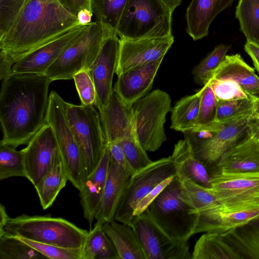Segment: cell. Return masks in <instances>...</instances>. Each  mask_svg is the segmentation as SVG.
<instances>
[{"mask_svg":"<svg viewBox=\"0 0 259 259\" xmlns=\"http://www.w3.org/2000/svg\"><path fill=\"white\" fill-rule=\"evenodd\" d=\"M0 93V142L16 148L27 145L46 123L49 89L45 75L13 74L2 80Z\"/></svg>","mask_w":259,"mask_h":259,"instance_id":"cell-1","label":"cell"},{"mask_svg":"<svg viewBox=\"0 0 259 259\" xmlns=\"http://www.w3.org/2000/svg\"><path fill=\"white\" fill-rule=\"evenodd\" d=\"M81 24L57 0H24L6 32L0 36V50L18 55L67 33Z\"/></svg>","mask_w":259,"mask_h":259,"instance_id":"cell-2","label":"cell"},{"mask_svg":"<svg viewBox=\"0 0 259 259\" xmlns=\"http://www.w3.org/2000/svg\"><path fill=\"white\" fill-rule=\"evenodd\" d=\"M88 232L62 218L26 214L9 217L0 228V235L75 249L82 248Z\"/></svg>","mask_w":259,"mask_h":259,"instance_id":"cell-3","label":"cell"},{"mask_svg":"<svg viewBox=\"0 0 259 259\" xmlns=\"http://www.w3.org/2000/svg\"><path fill=\"white\" fill-rule=\"evenodd\" d=\"M146 210L153 220L176 241L188 242L195 234L199 213L187 200L177 175Z\"/></svg>","mask_w":259,"mask_h":259,"instance_id":"cell-4","label":"cell"},{"mask_svg":"<svg viewBox=\"0 0 259 259\" xmlns=\"http://www.w3.org/2000/svg\"><path fill=\"white\" fill-rule=\"evenodd\" d=\"M172 13L162 0H127L116 33L121 39L173 36Z\"/></svg>","mask_w":259,"mask_h":259,"instance_id":"cell-5","label":"cell"},{"mask_svg":"<svg viewBox=\"0 0 259 259\" xmlns=\"http://www.w3.org/2000/svg\"><path fill=\"white\" fill-rule=\"evenodd\" d=\"M65 102L56 92L50 93L46 121L54 133L68 181L79 191L87 175L82 153L66 117Z\"/></svg>","mask_w":259,"mask_h":259,"instance_id":"cell-6","label":"cell"},{"mask_svg":"<svg viewBox=\"0 0 259 259\" xmlns=\"http://www.w3.org/2000/svg\"><path fill=\"white\" fill-rule=\"evenodd\" d=\"M66 117L84 161L87 177L98 166L107 143L100 113L94 105L65 102Z\"/></svg>","mask_w":259,"mask_h":259,"instance_id":"cell-7","label":"cell"},{"mask_svg":"<svg viewBox=\"0 0 259 259\" xmlns=\"http://www.w3.org/2000/svg\"><path fill=\"white\" fill-rule=\"evenodd\" d=\"M105 37L102 26L90 23L48 68L44 75L52 81L73 79L82 70L90 71Z\"/></svg>","mask_w":259,"mask_h":259,"instance_id":"cell-8","label":"cell"},{"mask_svg":"<svg viewBox=\"0 0 259 259\" xmlns=\"http://www.w3.org/2000/svg\"><path fill=\"white\" fill-rule=\"evenodd\" d=\"M170 105L169 95L159 89L148 93L133 105L137 137L146 151L157 150L165 141L164 123Z\"/></svg>","mask_w":259,"mask_h":259,"instance_id":"cell-9","label":"cell"},{"mask_svg":"<svg viewBox=\"0 0 259 259\" xmlns=\"http://www.w3.org/2000/svg\"><path fill=\"white\" fill-rule=\"evenodd\" d=\"M210 189L221 203L220 211L259 208V172L211 174Z\"/></svg>","mask_w":259,"mask_h":259,"instance_id":"cell-10","label":"cell"},{"mask_svg":"<svg viewBox=\"0 0 259 259\" xmlns=\"http://www.w3.org/2000/svg\"><path fill=\"white\" fill-rule=\"evenodd\" d=\"M177 175L171 156L152 161L134 173L119 200L114 220L130 225L139 202L162 181Z\"/></svg>","mask_w":259,"mask_h":259,"instance_id":"cell-11","label":"cell"},{"mask_svg":"<svg viewBox=\"0 0 259 259\" xmlns=\"http://www.w3.org/2000/svg\"><path fill=\"white\" fill-rule=\"evenodd\" d=\"M137 234L146 259H190L188 242L169 237L151 218L146 209L134 217L130 225Z\"/></svg>","mask_w":259,"mask_h":259,"instance_id":"cell-12","label":"cell"},{"mask_svg":"<svg viewBox=\"0 0 259 259\" xmlns=\"http://www.w3.org/2000/svg\"><path fill=\"white\" fill-rule=\"evenodd\" d=\"M251 116H243L224 122L222 127L207 139H197L185 136L189 139L195 156L210 174L221 156L250 133L249 121Z\"/></svg>","mask_w":259,"mask_h":259,"instance_id":"cell-13","label":"cell"},{"mask_svg":"<svg viewBox=\"0 0 259 259\" xmlns=\"http://www.w3.org/2000/svg\"><path fill=\"white\" fill-rule=\"evenodd\" d=\"M89 24L79 25L63 35L27 53L18 55L9 54L15 62L11 74L44 75L48 68Z\"/></svg>","mask_w":259,"mask_h":259,"instance_id":"cell-14","label":"cell"},{"mask_svg":"<svg viewBox=\"0 0 259 259\" xmlns=\"http://www.w3.org/2000/svg\"><path fill=\"white\" fill-rule=\"evenodd\" d=\"M120 44V39L117 34L105 36L90 70L96 89L94 106L97 108L99 113L107 107L110 102Z\"/></svg>","mask_w":259,"mask_h":259,"instance_id":"cell-15","label":"cell"},{"mask_svg":"<svg viewBox=\"0 0 259 259\" xmlns=\"http://www.w3.org/2000/svg\"><path fill=\"white\" fill-rule=\"evenodd\" d=\"M25 178L34 186L48 171L59 153L57 142L50 124L45 123L22 149Z\"/></svg>","mask_w":259,"mask_h":259,"instance_id":"cell-16","label":"cell"},{"mask_svg":"<svg viewBox=\"0 0 259 259\" xmlns=\"http://www.w3.org/2000/svg\"><path fill=\"white\" fill-rule=\"evenodd\" d=\"M174 37L121 39L115 73L122 74L136 66L163 59Z\"/></svg>","mask_w":259,"mask_h":259,"instance_id":"cell-17","label":"cell"},{"mask_svg":"<svg viewBox=\"0 0 259 259\" xmlns=\"http://www.w3.org/2000/svg\"><path fill=\"white\" fill-rule=\"evenodd\" d=\"M162 60L136 66L118 75L113 91L125 104L133 106L151 89Z\"/></svg>","mask_w":259,"mask_h":259,"instance_id":"cell-18","label":"cell"},{"mask_svg":"<svg viewBox=\"0 0 259 259\" xmlns=\"http://www.w3.org/2000/svg\"><path fill=\"white\" fill-rule=\"evenodd\" d=\"M216 171L233 174L259 172L257 137L250 132L221 156L211 174Z\"/></svg>","mask_w":259,"mask_h":259,"instance_id":"cell-19","label":"cell"},{"mask_svg":"<svg viewBox=\"0 0 259 259\" xmlns=\"http://www.w3.org/2000/svg\"><path fill=\"white\" fill-rule=\"evenodd\" d=\"M100 114L107 144L120 142L136 132L132 106L125 104L113 91L108 105Z\"/></svg>","mask_w":259,"mask_h":259,"instance_id":"cell-20","label":"cell"},{"mask_svg":"<svg viewBox=\"0 0 259 259\" xmlns=\"http://www.w3.org/2000/svg\"><path fill=\"white\" fill-rule=\"evenodd\" d=\"M134 174L117 164L110 157L108 175L95 217L96 223L103 225L114 220L119 200Z\"/></svg>","mask_w":259,"mask_h":259,"instance_id":"cell-21","label":"cell"},{"mask_svg":"<svg viewBox=\"0 0 259 259\" xmlns=\"http://www.w3.org/2000/svg\"><path fill=\"white\" fill-rule=\"evenodd\" d=\"M234 0H192L185 15L186 32L194 40L206 36L215 17Z\"/></svg>","mask_w":259,"mask_h":259,"instance_id":"cell-22","label":"cell"},{"mask_svg":"<svg viewBox=\"0 0 259 259\" xmlns=\"http://www.w3.org/2000/svg\"><path fill=\"white\" fill-rule=\"evenodd\" d=\"M110 162L107 144L104 154L96 169L88 176L79 190L80 202L84 218L91 227L97 212L106 183Z\"/></svg>","mask_w":259,"mask_h":259,"instance_id":"cell-23","label":"cell"},{"mask_svg":"<svg viewBox=\"0 0 259 259\" xmlns=\"http://www.w3.org/2000/svg\"><path fill=\"white\" fill-rule=\"evenodd\" d=\"M211 79L233 80L252 98L259 97V76L239 54L226 55Z\"/></svg>","mask_w":259,"mask_h":259,"instance_id":"cell-24","label":"cell"},{"mask_svg":"<svg viewBox=\"0 0 259 259\" xmlns=\"http://www.w3.org/2000/svg\"><path fill=\"white\" fill-rule=\"evenodd\" d=\"M177 174L206 188H210L211 176L205 166L195 155L189 139L185 137L175 144L171 155Z\"/></svg>","mask_w":259,"mask_h":259,"instance_id":"cell-25","label":"cell"},{"mask_svg":"<svg viewBox=\"0 0 259 259\" xmlns=\"http://www.w3.org/2000/svg\"><path fill=\"white\" fill-rule=\"evenodd\" d=\"M102 227L113 242L119 259H146L138 236L131 225L113 220L104 223Z\"/></svg>","mask_w":259,"mask_h":259,"instance_id":"cell-26","label":"cell"},{"mask_svg":"<svg viewBox=\"0 0 259 259\" xmlns=\"http://www.w3.org/2000/svg\"><path fill=\"white\" fill-rule=\"evenodd\" d=\"M68 181L59 152L48 171L34 186L43 209L46 210L52 206Z\"/></svg>","mask_w":259,"mask_h":259,"instance_id":"cell-27","label":"cell"},{"mask_svg":"<svg viewBox=\"0 0 259 259\" xmlns=\"http://www.w3.org/2000/svg\"><path fill=\"white\" fill-rule=\"evenodd\" d=\"M193 259H242V256L216 232H205L196 241Z\"/></svg>","mask_w":259,"mask_h":259,"instance_id":"cell-28","label":"cell"},{"mask_svg":"<svg viewBox=\"0 0 259 259\" xmlns=\"http://www.w3.org/2000/svg\"><path fill=\"white\" fill-rule=\"evenodd\" d=\"M257 221L221 234L243 258L259 259V223Z\"/></svg>","mask_w":259,"mask_h":259,"instance_id":"cell-29","label":"cell"},{"mask_svg":"<svg viewBox=\"0 0 259 259\" xmlns=\"http://www.w3.org/2000/svg\"><path fill=\"white\" fill-rule=\"evenodd\" d=\"M257 220L259 208L230 213L220 211L211 220L199 225L195 234L210 232L222 234Z\"/></svg>","mask_w":259,"mask_h":259,"instance_id":"cell-30","label":"cell"},{"mask_svg":"<svg viewBox=\"0 0 259 259\" xmlns=\"http://www.w3.org/2000/svg\"><path fill=\"white\" fill-rule=\"evenodd\" d=\"M102 225L96 223L88 232L81 249L82 259H119L113 242Z\"/></svg>","mask_w":259,"mask_h":259,"instance_id":"cell-31","label":"cell"},{"mask_svg":"<svg viewBox=\"0 0 259 259\" xmlns=\"http://www.w3.org/2000/svg\"><path fill=\"white\" fill-rule=\"evenodd\" d=\"M200 90L194 94L179 100L174 105L171 114L170 128L184 133L192 131L198 118Z\"/></svg>","mask_w":259,"mask_h":259,"instance_id":"cell-32","label":"cell"},{"mask_svg":"<svg viewBox=\"0 0 259 259\" xmlns=\"http://www.w3.org/2000/svg\"><path fill=\"white\" fill-rule=\"evenodd\" d=\"M179 179L187 200L199 214L220 211L221 203L210 188L203 187L188 179Z\"/></svg>","mask_w":259,"mask_h":259,"instance_id":"cell-33","label":"cell"},{"mask_svg":"<svg viewBox=\"0 0 259 259\" xmlns=\"http://www.w3.org/2000/svg\"><path fill=\"white\" fill-rule=\"evenodd\" d=\"M127 0H90L95 21L106 36L117 34L116 28Z\"/></svg>","mask_w":259,"mask_h":259,"instance_id":"cell-34","label":"cell"},{"mask_svg":"<svg viewBox=\"0 0 259 259\" xmlns=\"http://www.w3.org/2000/svg\"><path fill=\"white\" fill-rule=\"evenodd\" d=\"M235 15L246 41L259 45V0H239Z\"/></svg>","mask_w":259,"mask_h":259,"instance_id":"cell-35","label":"cell"},{"mask_svg":"<svg viewBox=\"0 0 259 259\" xmlns=\"http://www.w3.org/2000/svg\"><path fill=\"white\" fill-rule=\"evenodd\" d=\"M231 46L221 44L216 46L192 71L196 83L204 85L212 78L213 74L224 60Z\"/></svg>","mask_w":259,"mask_h":259,"instance_id":"cell-36","label":"cell"},{"mask_svg":"<svg viewBox=\"0 0 259 259\" xmlns=\"http://www.w3.org/2000/svg\"><path fill=\"white\" fill-rule=\"evenodd\" d=\"M1 259H38L46 256L33 248L19 237L0 235Z\"/></svg>","mask_w":259,"mask_h":259,"instance_id":"cell-37","label":"cell"},{"mask_svg":"<svg viewBox=\"0 0 259 259\" xmlns=\"http://www.w3.org/2000/svg\"><path fill=\"white\" fill-rule=\"evenodd\" d=\"M25 176L22 150L18 151L13 147L0 143V180Z\"/></svg>","mask_w":259,"mask_h":259,"instance_id":"cell-38","label":"cell"},{"mask_svg":"<svg viewBox=\"0 0 259 259\" xmlns=\"http://www.w3.org/2000/svg\"><path fill=\"white\" fill-rule=\"evenodd\" d=\"M255 99L218 101L215 122H229L243 116H253Z\"/></svg>","mask_w":259,"mask_h":259,"instance_id":"cell-39","label":"cell"},{"mask_svg":"<svg viewBox=\"0 0 259 259\" xmlns=\"http://www.w3.org/2000/svg\"><path fill=\"white\" fill-rule=\"evenodd\" d=\"M200 102L198 118L195 127L191 131L197 132L204 129L215 122L218 100L207 82L200 90Z\"/></svg>","mask_w":259,"mask_h":259,"instance_id":"cell-40","label":"cell"},{"mask_svg":"<svg viewBox=\"0 0 259 259\" xmlns=\"http://www.w3.org/2000/svg\"><path fill=\"white\" fill-rule=\"evenodd\" d=\"M126 158L134 173L152 162L134 133L120 141Z\"/></svg>","mask_w":259,"mask_h":259,"instance_id":"cell-41","label":"cell"},{"mask_svg":"<svg viewBox=\"0 0 259 259\" xmlns=\"http://www.w3.org/2000/svg\"><path fill=\"white\" fill-rule=\"evenodd\" d=\"M18 237L46 256L47 258L82 259V248H65L55 245L37 242L19 237Z\"/></svg>","mask_w":259,"mask_h":259,"instance_id":"cell-42","label":"cell"},{"mask_svg":"<svg viewBox=\"0 0 259 259\" xmlns=\"http://www.w3.org/2000/svg\"><path fill=\"white\" fill-rule=\"evenodd\" d=\"M209 82L218 101L255 99L246 93L233 80L211 79Z\"/></svg>","mask_w":259,"mask_h":259,"instance_id":"cell-43","label":"cell"},{"mask_svg":"<svg viewBox=\"0 0 259 259\" xmlns=\"http://www.w3.org/2000/svg\"><path fill=\"white\" fill-rule=\"evenodd\" d=\"M82 105H94L96 93L90 71L82 70L73 77Z\"/></svg>","mask_w":259,"mask_h":259,"instance_id":"cell-44","label":"cell"},{"mask_svg":"<svg viewBox=\"0 0 259 259\" xmlns=\"http://www.w3.org/2000/svg\"><path fill=\"white\" fill-rule=\"evenodd\" d=\"M71 13L77 16L81 24L91 22L93 16L90 0H57Z\"/></svg>","mask_w":259,"mask_h":259,"instance_id":"cell-45","label":"cell"},{"mask_svg":"<svg viewBox=\"0 0 259 259\" xmlns=\"http://www.w3.org/2000/svg\"><path fill=\"white\" fill-rule=\"evenodd\" d=\"M24 0H1L0 36L10 27Z\"/></svg>","mask_w":259,"mask_h":259,"instance_id":"cell-46","label":"cell"},{"mask_svg":"<svg viewBox=\"0 0 259 259\" xmlns=\"http://www.w3.org/2000/svg\"><path fill=\"white\" fill-rule=\"evenodd\" d=\"M176 176H171L162 181L142 198L136 206L133 212V218L144 212L163 190L171 182Z\"/></svg>","mask_w":259,"mask_h":259,"instance_id":"cell-47","label":"cell"},{"mask_svg":"<svg viewBox=\"0 0 259 259\" xmlns=\"http://www.w3.org/2000/svg\"><path fill=\"white\" fill-rule=\"evenodd\" d=\"M107 144L108 146L110 158L126 170L134 173L126 158L120 142H115Z\"/></svg>","mask_w":259,"mask_h":259,"instance_id":"cell-48","label":"cell"},{"mask_svg":"<svg viewBox=\"0 0 259 259\" xmlns=\"http://www.w3.org/2000/svg\"><path fill=\"white\" fill-rule=\"evenodd\" d=\"M15 61L12 56L3 51L0 52V79L2 80L11 74Z\"/></svg>","mask_w":259,"mask_h":259,"instance_id":"cell-49","label":"cell"},{"mask_svg":"<svg viewBox=\"0 0 259 259\" xmlns=\"http://www.w3.org/2000/svg\"><path fill=\"white\" fill-rule=\"evenodd\" d=\"M244 48L245 51L251 58L255 70L259 73V45L246 41Z\"/></svg>","mask_w":259,"mask_h":259,"instance_id":"cell-50","label":"cell"},{"mask_svg":"<svg viewBox=\"0 0 259 259\" xmlns=\"http://www.w3.org/2000/svg\"><path fill=\"white\" fill-rule=\"evenodd\" d=\"M249 126L250 133L259 135V116H252L249 121Z\"/></svg>","mask_w":259,"mask_h":259,"instance_id":"cell-51","label":"cell"},{"mask_svg":"<svg viewBox=\"0 0 259 259\" xmlns=\"http://www.w3.org/2000/svg\"><path fill=\"white\" fill-rule=\"evenodd\" d=\"M9 218L5 206L1 204L0 206V228L3 227Z\"/></svg>","mask_w":259,"mask_h":259,"instance_id":"cell-52","label":"cell"},{"mask_svg":"<svg viewBox=\"0 0 259 259\" xmlns=\"http://www.w3.org/2000/svg\"><path fill=\"white\" fill-rule=\"evenodd\" d=\"M173 12L174 10L181 4L183 0H162Z\"/></svg>","mask_w":259,"mask_h":259,"instance_id":"cell-53","label":"cell"},{"mask_svg":"<svg viewBox=\"0 0 259 259\" xmlns=\"http://www.w3.org/2000/svg\"><path fill=\"white\" fill-rule=\"evenodd\" d=\"M253 116H259V97L255 99Z\"/></svg>","mask_w":259,"mask_h":259,"instance_id":"cell-54","label":"cell"},{"mask_svg":"<svg viewBox=\"0 0 259 259\" xmlns=\"http://www.w3.org/2000/svg\"><path fill=\"white\" fill-rule=\"evenodd\" d=\"M256 136L257 137V138H258V140H259V135Z\"/></svg>","mask_w":259,"mask_h":259,"instance_id":"cell-55","label":"cell"}]
</instances>
